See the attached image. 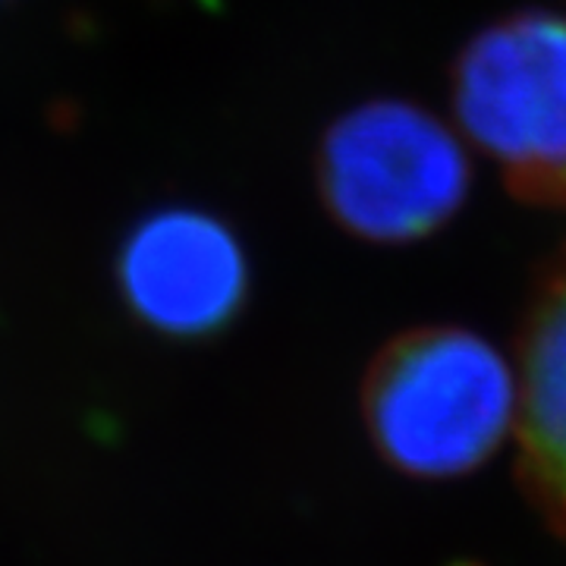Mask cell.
<instances>
[{
    "label": "cell",
    "instance_id": "1",
    "mask_svg": "<svg viewBox=\"0 0 566 566\" xmlns=\"http://www.w3.org/2000/svg\"><path fill=\"white\" fill-rule=\"evenodd\" d=\"M516 375L465 327H416L371 359L363 419L378 457L409 479H460L516 424Z\"/></svg>",
    "mask_w": 566,
    "mask_h": 566
},
{
    "label": "cell",
    "instance_id": "5",
    "mask_svg": "<svg viewBox=\"0 0 566 566\" xmlns=\"http://www.w3.org/2000/svg\"><path fill=\"white\" fill-rule=\"evenodd\" d=\"M516 387V475L528 504L566 542V255L532 296Z\"/></svg>",
    "mask_w": 566,
    "mask_h": 566
},
{
    "label": "cell",
    "instance_id": "2",
    "mask_svg": "<svg viewBox=\"0 0 566 566\" xmlns=\"http://www.w3.org/2000/svg\"><path fill=\"white\" fill-rule=\"evenodd\" d=\"M457 117L528 202L566 205V20L520 13L457 63Z\"/></svg>",
    "mask_w": 566,
    "mask_h": 566
},
{
    "label": "cell",
    "instance_id": "3",
    "mask_svg": "<svg viewBox=\"0 0 566 566\" xmlns=\"http://www.w3.org/2000/svg\"><path fill=\"white\" fill-rule=\"evenodd\" d=\"M324 205L346 230L406 243L460 208L469 164L444 123L406 102H371L331 126L318 158Z\"/></svg>",
    "mask_w": 566,
    "mask_h": 566
},
{
    "label": "cell",
    "instance_id": "4",
    "mask_svg": "<svg viewBox=\"0 0 566 566\" xmlns=\"http://www.w3.org/2000/svg\"><path fill=\"white\" fill-rule=\"evenodd\" d=\"M117 281L148 327L170 337H208L243 308L249 264L237 233L214 214L164 208L129 230Z\"/></svg>",
    "mask_w": 566,
    "mask_h": 566
}]
</instances>
